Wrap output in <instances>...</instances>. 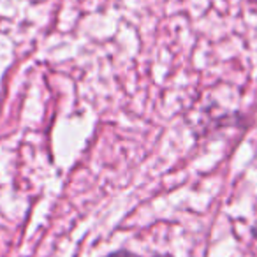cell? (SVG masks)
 <instances>
[{"label": "cell", "instance_id": "6da1fadb", "mask_svg": "<svg viewBox=\"0 0 257 257\" xmlns=\"http://www.w3.org/2000/svg\"><path fill=\"white\" fill-rule=\"evenodd\" d=\"M104 257H143V255H138V253L128 252V250H116V252H111ZM155 257H169V255H155Z\"/></svg>", "mask_w": 257, "mask_h": 257}]
</instances>
